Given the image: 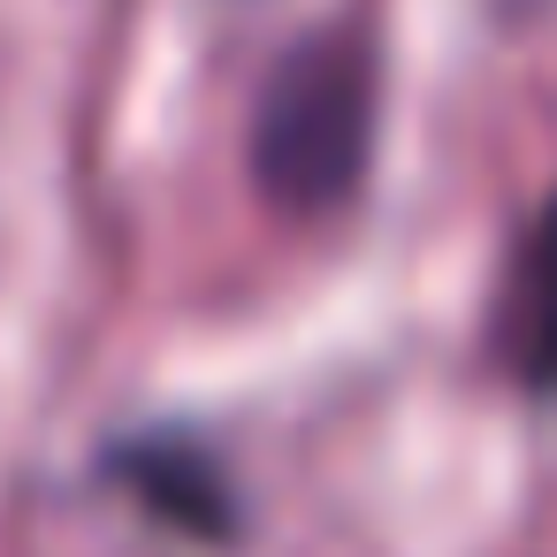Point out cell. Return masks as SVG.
Masks as SVG:
<instances>
[{
    "label": "cell",
    "instance_id": "6da1fadb",
    "mask_svg": "<svg viewBox=\"0 0 557 557\" xmlns=\"http://www.w3.org/2000/svg\"><path fill=\"white\" fill-rule=\"evenodd\" d=\"M374 138H382V54L367 47V32L329 24L268 62L245 123V161L275 214L321 222L359 199Z\"/></svg>",
    "mask_w": 557,
    "mask_h": 557
},
{
    "label": "cell",
    "instance_id": "3957f363",
    "mask_svg": "<svg viewBox=\"0 0 557 557\" xmlns=\"http://www.w3.org/2000/svg\"><path fill=\"white\" fill-rule=\"evenodd\" d=\"M100 473L115 488H131L138 504H153L169 527L184 534H230L237 527V488L222 473V458L184 435V428H146V435H115L100 450Z\"/></svg>",
    "mask_w": 557,
    "mask_h": 557
},
{
    "label": "cell",
    "instance_id": "7a4b0ae2",
    "mask_svg": "<svg viewBox=\"0 0 557 557\" xmlns=\"http://www.w3.org/2000/svg\"><path fill=\"white\" fill-rule=\"evenodd\" d=\"M481 344H488V367L519 397H557V184L519 214L496 260Z\"/></svg>",
    "mask_w": 557,
    "mask_h": 557
}]
</instances>
